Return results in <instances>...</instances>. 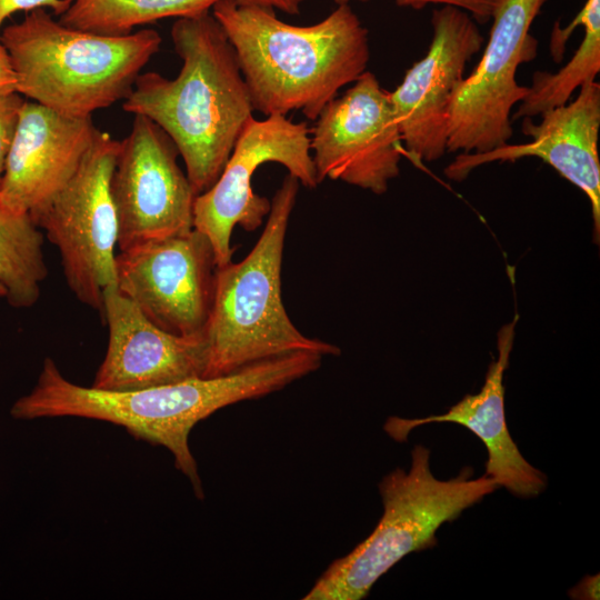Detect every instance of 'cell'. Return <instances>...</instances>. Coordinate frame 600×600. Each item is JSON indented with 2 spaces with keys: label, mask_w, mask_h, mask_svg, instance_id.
Returning a JSON list of instances; mask_svg holds the SVG:
<instances>
[{
  "label": "cell",
  "mask_w": 600,
  "mask_h": 600,
  "mask_svg": "<svg viewBox=\"0 0 600 600\" xmlns=\"http://www.w3.org/2000/svg\"><path fill=\"white\" fill-rule=\"evenodd\" d=\"M323 356L299 351L248 364L234 372L193 378L130 391L82 387L66 379L46 358L30 393L11 408L14 419L78 417L111 422L137 439L167 448L174 464L190 480L197 498L203 489L189 448L192 428L217 410L283 389L321 366Z\"/></svg>",
  "instance_id": "6da1fadb"
},
{
  "label": "cell",
  "mask_w": 600,
  "mask_h": 600,
  "mask_svg": "<svg viewBox=\"0 0 600 600\" xmlns=\"http://www.w3.org/2000/svg\"><path fill=\"white\" fill-rule=\"evenodd\" d=\"M170 34L182 61L178 76L140 73L122 108L171 138L198 196L219 178L253 107L234 49L211 11L178 18Z\"/></svg>",
  "instance_id": "7a4b0ae2"
},
{
  "label": "cell",
  "mask_w": 600,
  "mask_h": 600,
  "mask_svg": "<svg viewBox=\"0 0 600 600\" xmlns=\"http://www.w3.org/2000/svg\"><path fill=\"white\" fill-rule=\"evenodd\" d=\"M211 12L234 49L253 110L266 117L299 111L314 121L367 71L369 33L349 3L310 26L236 0H219Z\"/></svg>",
  "instance_id": "3957f363"
},
{
  "label": "cell",
  "mask_w": 600,
  "mask_h": 600,
  "mask_svg": "<svg viewBox=\"0 0 600 600\" xmlns=\"http://www.w3.org/2000/svg\"><path fill=\"white\" fill-rule=\"evenodd\" d=\"M0 41L16 76V92L64 116L91 117L129 96L162 38L152 29L97 34L36 9L4 27Z\"/></svg>",
  "instance_id": "277c9868"
},
{
  "label": "cell",
  "mask_w": 600,
  "mask_h": 600,
  "mask_svg": "<svg viewBox=\"0 0 600 600\" xmlns=\"http://www.w3.org/2000/svg\"><path fill=\"white\" fill-rule=\"evenodd\" d=\"M299 184L288 173L271 200L264 229L251 251L241 261L216 269L212 303L203 330L204 378L299 351L323 357L340 354L337 346L303 334L282 302L284 240Z\"/></svg>",
  "instance_id": "5b68a950"
},
{
  "label": "cell",
  "mask_w": 600,
  "mask_h": 600,
  "mask_svg": "<svg viewBox=\"0 0 600 600\" xmlns=\"http://www.w3.org/2000/svg\"><path fill=\"white\" fill-rule=\"evenodd\" d=\"M464 468L449 480L430 470V451L417 444L409 471L396 469L379 483L383 513L371 534L334 560L304 600H360L403 557L437 544L436 532L499 488L486 474Z\"/></svg>",
  "instance_id": "8992f818"
},
{
  "label": "cell",
  "mask_w": 600,
  "mask_h": 600,
  "mask_svg": "<svg viewBox=\"0 0 600 600\" xmlns=\"http://www.w3.org/2000/svg\"><path fill=\"white\" fill-rule=\"evenodd\" d=\"M119 146L98 130L70 181L31 216L58 249L71 292L99 312L103 290L117 283L118 221L110 181Z\"/></svg>",
  "instance_id": "52a82bcc"
},
{
  "label": "cell",
  "mask_w": 600,
  "mask_h": 600,
  "mask_svg": "<svg viewBox=\"0 0 600 600\" xmlns=\"http://www.w3.org/2000/svg\"><path fill=\"white\" fill-rule=\"evenodd\" d=\"M547 1H498L483 54L451 97L447 151L483 153L512 138V110L528 92V87L517 82V70L537 56L530 28Z\"/></svg>",
  "instance_id": "ba28073f"
},
{
  "label": "cell",
  "mask_w": 600,
  "mask_h": 600,
  "mask_svg": "<svg viewBox=\"0 0 600 600\" xmlns=\"http://www.w3.org/2000/svg\"><path fill=\"white\" fill-rule=\"evenodd\" d=\"M266 162L283 166L306 188L319 184L307 122H293L282 114L262 120L251 117L217 181L194 199L193 228L210 240L217 268L232 261L233 228L238 224L253 231L270 212L271 201L251 187L253 173Z\"/></svg>",
  "instance_id": "9c48e42d"
},
{
  "label": "cell",
  "mask_w": 600,
  "mask_h": 600,
  "mask_svg": "<svg viewBox=\"0 0 600 600\" xmlns=\"http://www.w3.org/2000/svg\"><path fill=\"white\" fill-rule=\"evenodd\" d=\"M178 156L174 142L158 124L134 114L110 181L120 250L193 229L197 194Z\"/></svg>",
  "instance_id": "30bf717a"
},
{
  "label": "cell",
  "mask_w": 600,
  "mask_h": 600,
  "mask_svg": "<svg viewBox=\"0 0 600 600\" xmlns=\"http://www.w3.org/2000/svg\"><path fill=\"white\" fill-rule=\"evenodd\" d=\"M351 84L324 106L310 130L317 178L382 194L404 154L389 92L369 71Z\"/></svg>",
  "instance_id": "8fae6325"
},
{
  "label": "cell",
  "mask_w": 600,
  "mask_h": 600,
  "mask_svg": "<svg viewBox=\"0 0 600 600\" xmlns=\"http://www.w3.org/2000/svg\"><path fill=\"white\" fill-rule=\"evenodd\" d=\"M216 269L210 240L193 228L120 250L116 287L159 328L177 336L203 334Z\"/></svg>",
  "instance_id": "7c38bea8"
},
{
  "label": "cell",
  "mask_w": 600,
  "mask_h": 600,
  "mask_svg": "<svg viewBox=\"0 0 600 600\" xmlns=\"http://www.w3.org/2000/svg\"><path fill=\"white\" fill-rule=\"evenodd\" d=\"M431 26L427 54L389 92L404 154L419 162L439 160L447 152L451 97L484 40L476 20L457 7L434 9Z\"/></svg>",
  "instance_id": "4fadbf2b"
},
{
  "label": "cell",
  "mask_w": 600,
  "mask_h": 600,
  "mask_svg": "<svg viewBox=\"0 0 600 600\" xmlns=\"http://www.w3.org/2000/svg\"><path fill=\"white\" fill-rule=\"evenodd\" d=\"M100 314L108 347L91 387L130 391L204 378L203 334L177 336L159 328L116 286L103 290Z\"/></svg>",
  "instance_id": "5bb4252c"
},
{
  "label": "cell",
  "mask_w": 600,
  "mask_h": 600,
  "mask_svg": "<svg viewBox=\"0 0 600 600\" xmlns=\"http://www.w3.org/2000/svg\"><path fill=\"white\" fill-rule=\"evenodd\" d=\"M539 123L522 118L521 132L531 140L521 144L506 143L483 153H461L444 169L456 181L464 180L476 168L494 161H516L537 157L580 188L589 198L594 237L600 231V84H583L572 101L540 114Z\"/></svg>",
  "instance_id": "9a60e30c"
},
{
  "label": "cell",
  "mask_w": 600,
  "mask_h": 600,
  "mask_svg": "<svg viewBox=\"0 0 600 600\" xmlns=\"http://www.w3.org/2000/svg\"><path fill=\"white\" fill-rule=\"evenodd\" d=\"M98 130L91 117H69L24 101L0 184V206L34 214L70 181Z\"/></svg>",
  "instance_id": "2e32d148"
},
{
  "label": "cell",
  "mask_w": 600,
  "mask_h": 600,
  "mask_svg": "<svg viewBox=\"0 0 600 600\" xmlns=\"http://www.w3.org/2000/svg\"><path fill=\"white\" fill-rule=\"evenodd\" d=\"M517 317L498 332V357L488 368L482 389L476 394H467L449 410L439 416L419 419L391 417L384 424L387 433L399 442L423 424L452 422L476 434L488 452L484 474L520 498L539 496L547 486V477L531 466L521 454L511 438L504 413L503 376L509 364L513 346Z\"/></svg>",
  "instance_id": "e0dca14e"
},
{
  "label": "cell",
  "mask_w": 600,
  "mask_h": 600,
  "mask_svg": "<svg viewBox=\"0 0 600 600\" xmlns=\"http://www.w3.org/2000/svg\"><path fill=\"white\" fill-rule=\"evenodd\" d=\"M578 26L584 28V36L570 61L557 72H534L531 86L511 120L540 116L566 104L576 90L596 81L600 71V0H587L568 27L560 28L558 22L554 23L550 52L554 61H561L566 43Z\"/></svg>",
  "instance_id": "ac0fdd59"
},
{
  "label": "cell",
  "mask_w": 600,
  "mask_h": 600,
  "mask_svg": "<svg viewBox=\"0 0 600 600\" xmlns=\"http://www.w3.org/2000/svg\"><path fill=\"white\" fill-rule=\"evenodd\" d=\"M48 276L43 233L28 213L0 206V283L14 308H30Z\"/></svg>",
  "instance_id": "d6986e66"
},
{
  "label": "cell",
  "mask_w": 600,
  "mask_h": 600,
  "mask_svg": "<svg viewBox=\"0 0 600 600\" xmlns=\"http://www.w3.org/2000/svg\"><path fill=\"white\" fill-rule=\"evenodd\" d=\"M219 0H70L59 16L62 24L103 36H127L136 27L166 18L211 11Z\"/></svg>",
  "instance_id": "ffe728a7"
},
{
  "label": "cell",
  "mask_w": 600,
  "mask_h": 600,
  "mask_svg": "<svg viewBox=\"0 0 600 600\" xmlns=\"http://www.w3.org/2000/svg\"><path fill=\"white\" fill-rule=\"evenodd\" d=\"M23 102L18 92L0 94V184Z\"/></svg>",
  "instance_id": "44dd1931"
},
{
  "label": "cell",
  "mask_w": 600,
  "mask_h": 600,
  "mask_svg": "<svg viewBox=\"0 0 600 600\" xmlns=\"http://www.w3.org/2000/svg\"><path fill=\"white\" fill-rule=\"evenodd\" d=\"M338 4L351 1L368 0H334ZM398 6L409 7L416 10L429 4L452 6L468 12L477 23H487L491 20L493 10L499 0H394Z\"/></svg>",
  "instance_id": "7402d4cb"
},
{
  "label": "cell",
  "mask_w": 600,
  "mask_h": 600,
  "mask_svg": "<svg viewBox=\"0 0 600 600\" xmlns=\"http://www.w3.org/2000/svg\"><path fill=\"white\" fill-rule=\"evenodd\" d=\"M70 0H0V30L3 22L19 11L50 9L53 16H61L69 7Z\"/></svg>",
  "instance_id": "603a6c76"
},
{
  "label": "cell",
  "mask_w": 600,
  "mask_h": 600,
  "mask_svg": "<svg viewBox=\"0 0 600 600\" xmlns=\"http://www.w3.org/2000/svg\"><path fill=\"white\" fill-rule=\"evenodd\" d=\"M240 4L258 6L280 10L287 14H298L306 0H236Z\"/></svg>",
  "instance_id": "cb8c5ba5"
},
{
  "label": "cell",
  "mask_w": 600,
  "mask_h": 600,
  "mask_svg": "<svg viewBox=\"0 0 600 600\" xmlns=\"http://www.w3.org/2000/svg\"><path fill=\"white\" fill-rule=\"evenodd\" d=\"M16 92V76L9 54L0 41V94Z\"/></svg>",
  "instance_id": "d4e9b609"
},
{
  "label": "cell",
  "mask_w": 600,
  "mask_h": 600,
  "mask_svg": "<svg viewBox=\"0 0 600 600\" xmlns=\"http://www.w3.org/2000/svg\"><path fill=\"white\" fill-rule=\"evenodd\" d=\"M574 599H599V576L586 577L579 586L570 591Z\"/></svg>",
  "instance_id": "484cf974"
},
{
  "label": "cell",
  "mask_w": 600,
  "mask_h": 600,
  "mask_svg": "<svg viewBox=\"0 0 600 600\" xmlns=\"http://www.w3.org/2000/svg\"><path fill=\"white\" fill-rule=\"evenodd\" d=\"M7 290L6 288L0 283V298L6 297Z\"/></svg>",
  "instance_id": "4316f807"
}]
</instances>
